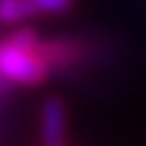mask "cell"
Returning <instances> with one entry per match:
<instances>
[{"label":"cell","mask_w":146,"mask_h":146,"mask_svg":"<svg viewBox=\"0 0 146 146\" xmlns=\"http://www.w3.org/2000/svg\"><path fill=\"white\" fill-rule=\"evenodd\" d=\"M76 0H31L35 17L40 14H64L68 12Z\"/></svg>","instance_id":"5b68a950"},{"label":"cell","mask_w":146,"mask_h":146,"mask_svg":"<svg viewBox=\"0 0 146 146\" xmlns=\"http://www.w3.org/2000/svg\"><path fill=\"white\" fill-rule=\"evenodd\" d=\"M33 5L31 0H0V24L3 26H19L33 19Z\"/></svg>","instance_id":"277c9868"},{"label":"cell","mask_w":146,"mask_h":146,"mask_svg":"<svg viewBox=\"0 0 146 146\" xmlns=\"http://www.w3.org/2000/svg\"><path fill=\"white\" fill-rule=\"evenodd\" d=\"M0 76L12 87H38L47 83L54 76V71L40 54V42L29 47L3 35L0 38Z\"/></svg>","instance_id":"6da1fadb"},{"label":"cell","mask_w":146,"mask_h":146,"mask_svg":"<svg viewBox=\"0 0 146 146\" xmlns=\"http://www.w3.org/2000/svg\"><path fill=\"white\" fill-rule=\"evenodd\" d=\"M85 42L76 38V35H54V38H42L40 40V54L47 64L52 66V71H68L76 64H80V59L85 57Z\"/></svg>","instance_id":"7a4b0ae2"},{"label":"cell","mask_w":146,"mask_h":146,"mask_svg":"<svg viewBox=\"0 0 146 146\" xmlns=\"http://www.w3.org/2000/svg\"><path fill=\"white\" fill-rule=\"evenodd\" d=\"M40 146H66V104L59 97H47L40 104Z\"/></svg>","instance_id":"3957f363"}]
</instances>
